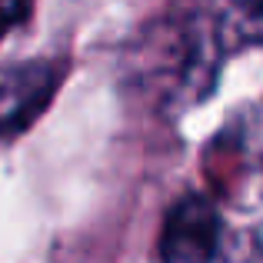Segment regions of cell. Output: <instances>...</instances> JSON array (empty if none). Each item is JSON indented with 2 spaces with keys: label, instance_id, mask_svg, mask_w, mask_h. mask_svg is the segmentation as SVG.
<instances>
[{
  "label": "cell",
  "instance_id": "1",
  "mask_svg": "<svg viewBox=\"0 0 263 263\" xmlns=\"http://www.w3.org/2000/svg\"><path fill=\"white\" fill-rule=\"evenodd\" d=\"M227 60L217 13L183 7L143 24L123 53V80L150 110L174 120L210 100Z\"/></svg>",
  "mask_w": 263,
  "mask_h": 263
},
{
  "label": "cell",
  "instance_id": "2",
  "mask_svg": "<svg viewBox=\"0 0 263 263\" xmlns=\"http://www.w3.org/2000/svg\"><path fill=\"white\" fill-rule=\"evenodd\" d=\"M200 170L210 183V197L253 210L263 203V100L237 107L203 143Z\"/></svg>",
  "mask_w": 263,
  "mask_h": 263
},
{
  "label": "cell",
  "instance_id": "3",
  "mask_svg": "<svg viewBox=\"0 0 263 263\" xmlns=\"http://www.w3.org/2000/svg\"><path fill=\"white\" fill-rule=\"evenodd\" d=\"M223 213L206 190H183L167 206L157 237L160 263H220Z\"/></svg>",
  "mask_w": 263,
  "mask_h": 263
},
{
  "label": "cell",
  "instance_id": "4",
  "mask_svg": "<svg viewBox=\"0 0 263 263\" xmlns=\"http://www.w3.org/2000/svg\"><path fill=\"white\" fill-rule=\"evenodd\" d=\"M64 67L50 57H30L0 70V143L24 137L57 100Z\"/></svg>",
  "mask_w": 263,
  "mask_h": 263
},
{
  "label": "cell",
  "instance_id": "5",
  "mask_svg": "<svg viewBox=\"0 0 263 263\" xmlns=\"http://www.w3.org/2000/svg\"><path fill=\"white\" fill-rule=\"evenodd\" d=\"M217 13V27H220V40L227 47V57L247 50V47H263V4H230L220 7Z\"/></svg>",
  "mask_w": 263,
  "mask_h": 263
},
{
  "label": "cell",
  "instance_id": "6",
  "mask_svg": "<svg viewBox=\"0 0 263 263\" xmlns=\"http://www.w3.org/2000/svg\"><path fill=\"white\" fill-rule=\"evenodd\" d=\"M220 263H263V220L240 230L230 247H223Z\"/></svg>",
  "mask_w": 263,
  "mask_h": 263
},
{
  "label": "cell",
  "instance_id": "7",
  "mask_svg": "<svg viewBox=\"0 0 263 263\" xmlns=\"http://www.w3.org/2000/svg\"><path fill=\"white\" fill-rule=\"evenodd\" d=\"M33 17V7L30 4H13V0H0V44L7 40V33L24 27L27 20Z\"/></svg>",
  "mask_w": 263,
  "mask_h": 263
}]
</instances>
